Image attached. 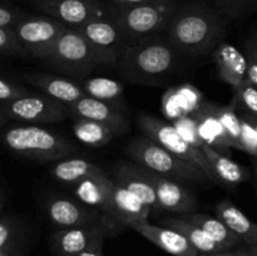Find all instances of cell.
I'll use <instances>...</instances> for the list:
<instances>
[{"label":"cell","instance_id":"obj_12","mask_svg":"<svg viewBox=\"0 0 257 256\" xmlns=\"http://www.w3.org/2000/svg\"><path fill=\"white\" fill-rule=\"evenodd\" d=\"M34 5L45 15L73 29L108 15V9L100 0H34Z\"/></svg>","mask_w":257,"mask_h":256},{"label":"cell","instance_id":"obj_7","mask_svg":"<svg viewBox=\"0 0 257 256\" xmlns=\"http://www.w3.org/2000/svg\"><path fill=\"white\" fill-rule=\"evenodd\" d=\"M137 123L143 135L150 137L151 140L157 142L158 145L165 147L181 160L200 168L211 182L217 183L211 170L210 162L206 158L203 151L188 142L172 123L160 119L156 115L145 114V113L138 115Z\"/></svg>","mask_w":257,"mask_h":256},{"label":"cell","instance_id":"obj_11","mask_svg":"<svg viewBox=\"0 0 257 256\" xmlns=\"http://www.w3.org/2000/svg\"><path fill=\"white\" fill-rule=\"evenodd\" d=\"M115 231L105 221L62 228L53 233L52 247L58 256H74L88 248L103 247V242L110 233Z\"/></svg>","mask_w":257,"mask_h":256},{"label":"cell","instance_id":"obj_3","mask_svg":"<svg viewBox=\"0 0 257 256\" xmlns=\"http://www.w3.org/2000/svg\"><path fill=\"white\" fill-rule=\"evenodd\" d=\"M3 141L12 152L37 162L60 161L77 152V147L69 140L34 124L9 128Z\"/></svg>","mask_w":257,"mask_h":256},{"label":"cell","instance_id":"obj_2","mask_svg":"<svg viewBox=\"0 0 257 256\" xmlns=\"http://www.w3.org/2000/svg\"><path fill=\"white\" fill-rule=\"evenodd\" d=\"M177 54L163 33L148 35L128 42L118 67L130 82L153 84L172 72Z\"/></svg>","mask_w":257,"mask_h":256},{"label":"cell","instance_id":"obj_25","mask_svg":"<svg viewBox=\"0 0 257 256\" xmlns=\"http://www.w3.org/2000/svg\"><path fill=\"white\" fill-rule=\"evenodd\" d=\"M181 217L186 218L187 221L202 228L213 241H216L218 245L222 246L225 250H230L231 247H235L238 243L242 242L241 238L236 233H233L227 227V225L222 220H220L217 216L192 212L187 213V215H181Z\"/></svg>","mask_w":257,"mask_h":256},{"label":"cell","instance_id":"obj_44","mask_svg":"<svg viewBox=\"0 0 257 256\" xmlns=\"http://www.w3.org/2000/svg\"><path fill=\"white\" fill-rule=\"evenodd\" d=\"M235 252L237 256H256L255 253L251 252L250 250H238V251H235Z\"/></svg>","mask_w":257,"mask_h":256},{"label":"cell","instance_id":"obj_33","mask_svg":"<svg viewBox=\"0 0 257 256\" xmlns=\"http://www.w3.org/2000/svg\"><path fill=\"white\" fill-rule=\"evenodd\" d=\"M0 54H28L27 50L20 44L13 27H0Z\"/></svg>","mask_w":257,"mask_h":256},{"label":"cell","instance_id":"obj_32","mask_svg":"<svg viewBox=\"0 0 257 256\" xmlns=\"http://www.w3.org/2000/svg\"><path fill=\"white\" fill-rule=\"evenodd\" d=\"M213 5L228 20H235L256 9L257 0H213Z\"/></svg>","mask_w":257,"mask_h":256},{"label":"cell","instance_id":"obj_43","mask_svg":"<svg viewBox=\"0 0 257 256\" xmlns=\"http://www.w3.org/2000/svg\"><path fill=\"white\" fill-rule=\"evenodd\" d=\"M8 119H9V118L7 117V114H5V113L3 112L2 109H0V130H2L3 127H4L5 123H7Z\"/></svg>","mask_w":257,"mask_h":256},{"label":"cell","instance_id":"obj_27","mask_svg":"<svg viewBox=\"0 0 257 256\" xmlns=\"http://www.w3.org/2000/svg\"><path fill=\"white\" fill-rule=\"evenodd\" d=\"M100 170L99 166L84 158L65 157L53 166L52 175L59 182L74 186Z\"/></svg>","mask_w":257,"mask_h":256},{"label":"cell","instance_id":"obj_24","mask_svg":"<svg viewBox=\"0 0 257 256\" xmlns=\"http://www.w3.org/2000/svg\"><path fill=\"white\" fill-rule=\"evenodd\" d=\"M200 148L203 151L206 158L210 162L211 170L217 183L233 186L246 181V177H247L246 170L237 162H235L232 158H230V156L223 155L220 151L215 150L206 143H202Z\"/></svg>","mask_w":257,"mask_h":256},{"label":"cell","instance_id":"obj_20","mask_svg":"<svg viewBox=\"0 0 257 256\" xmlns=\"http://www.w3.org/2000/svg\"><path fill=\"white\" fill-rule=\"evenodd\" d=\"M70 114L75 119H90L105 123L117 128L120 133L127 130V119L120 113L119 108L113 103L103 102L92 97H83L82 99L69 105Z\"/></svg>","mask_w":257,"mask_h":256},{"label":"cell","instance_id":"obj_5","mask_svg":"<svg viewBox=\"0 0 257 256\" xmlns=\"http://www.w3.org/2000/svg\"><path fill=\"white\" fill-rule=\"evenodd\" d=\"M181 0H148L128 8H108V15L128 40L165 33Z\"/></svg>","mask_w":257,"mask_h":256},{"label":"cell","instance_id":"obj_4","mask_svg":"<svg viewBox=\"0 0 257 256\" xmlns=\"http://www.w3.org/2000/svg\"><path fill=\"white\" fill-rule=\"evenodd\" d=\"M125 151L131 160L137 165L181 183L210 181L200 168L181 160L146 135L137 136L130 141Z\"/></svg>","mask_w":257,"mask_h":256},{"label":"cell","instance_id":"obj_49","mask_svg":"<svg viewBox=\"0 0 257 256\" xmlns=\"http://www.w3.org/2000/svg\"><path fill=\"white\" fill-rule=\"evenodd\" d=\"M0 196H2V195H0Z\"/></svg>","mask_w":257,"mask_h":256},{"label":"cell","instance_id":"obj_22","mask_svg":"<svg viewBox=\"0 0 257 256\" xmlns=\"http://www.w3.org/2000/svg\"><path fill=\"white\" fill-rule=\"evenodd\" d=\"M190 115L197 124L198 136H200L201 141L215 150L220 151L223 155L228 156L230 153L228 148H231V146L228 143L227 136L223 131L222 124L218 119L216 105L202 103L201 107L191 113Z\"/></svg>","mask_w":257,"mask_h":256},{"label":"cell","instance_id":"obj_9","mask_svg":"<svg viewBox=\"0 0 257 256\" xmlns=\"http://www.w3.org/2000/svg\"><path fill=\"white\" fill-rule=\"evenodd\" d=\"M0 109L9 119L27 123H57L70 114L69 105L63 104L43 93H28L7 103Z\"/></svg>","mask_w":257,"mask_h":256},{"label":"cell","instance_id":"obj_21","mask_svg":"<svg viewBox=\"0 0 257 256\" xmlns=\"http://www.w3.org/2000/svg\"><path fill=\"white\" fill-rule=\"evenodd\" d=\"M218 75L230 87L235 88L247 80L246 55L228 43H220L212 53Z\"/></svg>","mask_w":257,"mask_h":256},{"label":"cell","instance_id":"obj_14","mask_svg":"<svg viewBox=\"0 0 257 256\" xmlns=\"http://www.w3.org/2000/svg\"><path fill=\"white\" fill-rule=\"evenodd\" d=\"M147 173L155 186L161 210L177 213L178 216L187 215V213L197 211V198L183 183L158 175L150 170H147Z\"/></svg>","mask_w":257,"mask_h":256},{"label":"cell","instance_id":"obj_16","mask_svg":"<svg viewBox=\"0 0 257 256\" xmlns=\"http://www.w3.org/2000/svg\"><path fill=\"white\" fill-rule=\"evenodd\" d=\"M113 178L122 183L133 195L137 196L152 212H161L160 203L156 195L155 186L148 177L147 170L137 163L122 162L115 165Z\"/></svg>","mask_w":257,"mask_h":256},{"label":"cell","instance_id":"obj_39","mask_svg":"<svg viewBox=\"0 0 257 256\" xmlns=\"http://www.w3.org/2000/svg\"><path fill=\"white\" fill-rule=\"evenodd\" d=\"M110 2H112V7L128 8V7H135V5L143 4V3L148 2V0H110Z\"/></svg>","mask_w":257,"mask_h":256},{"label":"cell","instance_id":"obj_10","mask_svg":"<svg viewBox=\"0 0 257 256\" xmlns=\"http://www.w3.org/2000/svg\"><path fill=\"white\" fill-rule=\"evenodd\" d=\"M78 30L88 40L100 64L118 65L130 40L109 15L95 18Z\"/></svg>","mask_w":257,"mask_h":256},{"label":"cell","instance_id":"obj_23","mask_svg":"<svg viewBox=\"0 0 257 256\" xmlns=\"http://www.w3.org/2000/svg\"><path fill=\"white\" fill-rule=\"evenodd\" d=\"M216 216L248 246L257 245V223L251 221L230 198H223L216 206Z\"/></svg>","mask_w":257,"mask_h":256},{"label":"cell","instance_id":"obj_48","mask_svg":"<svg viewBox=\"0 0 257 256\" xmlns=\"http://www.w3.org/2000/svg\"><path fill=\"white\" fill-rule=\"evenodd\" d=\"M3 205H4V202H3V197H2V196H0V211H2Z\"/></svg>","mask_w":257,"mask_h":256},{"label":"cell","instance_id":"obj_6","mask_svg":"<svg viewBox=\"0 0 257 256\" xmlns=\"http://www.w3.org/2000/svg\"><path fill=\"white\" fill-rule=\"evenodd\" d=\"M44 63L57 74L73 80L84 79L100 64L84 35L73 28H67Z\"/></svg>","mask_w":257,"mask_h":256},{"label":"cell","instance_id":"obj_34","mask_svg":"<svg viewBox=\"0 0 257 256\" xmlns=\"http://www.w3.org/2000/svg\"><path fill=\"white\" fill-rule=\"evenodd\" d=\"M242 120V137H241V151L257 158V132L253 125L246 118L240 115Z\"/></svg>","mask_w":257,"mask_h":256},{"label":"cell","instance_id":"obj_40","mask_svg":"<svg viewBox=\"0 0 257 256\" xmlns=\"http://www.w3.org/2000/svg\"><path fill=\"white\" fill-rule=\"evenodd\" d=\"M74 256H104L103 255L102 247H93V248H88V250L83 251V252L77 253Z\"/></svg>","mask_w":257,"mask_h":256},{"label":"cell","instance_id":"obj_18","mask_svg":"<svg viewBox=\"0 0 257 256\" xmlns=\"http://www.w3.org/2000/svg\"><path fill=\"white\" fill-rule=\"evenodd\" d=\"M29 84L38 88L43 94L70 105L77 100L85 97V92L82 85L75 83L70 78L63 77L60 74H50V73H35L25 77Z\"/></svg>","mask_w":257,"mask_h":256},{"label":"cell","instance_id":"obj_31","mask_svg":"<svg viewBox=\"0 0 257 256\" xmlns=\"http://www.w3.org/2000/svg\"><path fill=\"white\" fill-rule=\"evenodd\" d=\"M232 104L238 112L257 117V87L245 80L237 87L232 88Z\"/></svg>","mask_w":257,"mask_h":256},{"label":"cell","instance_id":"obj_26","mask_svg":"<svg viewBox=\"0 0 257 256\" xmlns=\"http://www.w3.org/2000/svg\"><path fill=\"white\" fill-rule=\"evenodd\" d=\"M160 225L173 228V230L182 233L200 253H212L218 252V251H225V248L218 245L216 241H213L202 228L187 221L186 218L181 217V216L162 218Z\"/></svg>","mask_w":257,"mask_h":256},{"label":"cell","instance_id":"obj_42","mask_svg":"<svg viewBox=\"0 0 257 256\" xmlns=\"http://www.w3.org/2000/svg\"><path fill=\"white\" fill-rule=\"evenodd\" d=\"M236 110H237V109H236ZM237 112H238V110H237ZM238 114L242 115L243 118H246V119H247L248 122H250L251 124L253 125V128H255L256 132H257V117H255V115L247 114V113H243V112H238Z\"/></svg>","mask_w":257,"mask_h":256},{"label":"cell","instance_id":"obj_47","mask_svg":"<svg viewBox=\"0 0 257 256\" xmlns=\"http://www.w3.org/2000/svg\"><path fill=\"white\" fill-rule=\"evenodd\" d=\"M253 167H255L256 175H257V158H255V160H253Z\"/></svg>","mask_w":257,"mask_h":256},{"label":"cell","instance_id":"obj_19","mask_svg":"<svg viewBox=\"0 0 257 256\" xmlns=\"http://www.w3.org/2000/svg\"><path fill=\"white\" fill-rule=\"evenodd\" d=\"M114 180V178H113ZM151 208L142 202L136 195L114 180L113 190V218L118 227H132L150 218Z\"/></svg>","mask_w":257,"mask_h":256},{"label":"cell","instance_id":"obj_35","mask_svg":"<svg viewBox=\"0 0 257 256\" xmlns=\"http://www.w3.org/2000/svg\"><path fill=\"white\" fill-rule=\"evenodd\" d=\"M30 93L25 87L0 78V102L7 103Z\"/></svg>","mask_w":257,"mask_h":256},{"label":"cell","instance_id":"obj_13","mask_svg":"<svg viewBox=\"0 0 257 256\" xmlns=\"http://www.w3.org/2000/svg\"><path fill=\"white\" fill-rule=\"evenodd\" d=\"M113 190L114 180L100 170L99 172L74 185L73 192L79 202L99 212L103 218L117 231L119 227L113 218Z\"/></svg>","mask_w":257,"mask_h":256},{"label":"cell","instance_id":"obj_1","mask_svg":"<svg viewBox=\"0 0 257 256\" xmlns=\"http://www.w3.org/2000/svg\"><path fill=\"white\" fill-rule=\"evenodd\" d=\"M228 23L213 4L181 3L165 35L177 53L198 57L212 53L223 42Z\"/></svg>","mask_w":257,"mask_h":256},{"label":"cell","instance_id":"obj_8","mask_svg":"<svg viewBox=\"0 0 257 256\" xmlns=\"http://www.w3.org/2000/svg\"><path fill=\"white\" fill-rule=\"evenodd\" d=\"M14 30L28 54L44 60L54 50L63 33L67 30L65 24L52 17H24L18 20Z\"/></svg>","mask_w":257,"mask_h":256},{"label":"cell","instance_id":"obj_29","mask_svg":"<svg viewBox=\"0 0 257 256\" xmlns=\"http://www.w3.org/2000/svg\"><path fill=\"white\" fill-rule=\"evenodd\" d=\"M82 87L88 97L108 103H113L114 100L119 99L124 90V85L122 83L105 77L88 78L84 79Z\"/></svg>","mask_w":257,"mask_h":256},{"label":"cell","instance_id":"obj_37","mask_svg":"<svg viewBox=\"0 0 257 256\" xmlns=\"http://www.w3.org/2000/svg\"><path fill=\"white\" fill-rule=\"evenodd\" d=\"M246 60H247V80L257 87V50L248 43L246 45Z\"/></svg>","mask_w":257,"mask_h":256},{"label":"cell","instance_id":"obj_46","mask_svg":"<svg viewBox=\"0 0 257 256\" xmlns=\"http://www.w3.org/2000/svg\"><path fill=\"white\" fill-rule=\"evenodd\" d=\"M250 251L252 253H255V255L257 256V245H255V246H250Z\"/></svg>","mask_w":257,"mask_h":256},{"label":"cell","instance_id":"obj_45","mask_svg":"<svg viewBox=\"0 0 257 256\" xmlns=\"http://www.w3.org/2000/svg\"><path fill=\"white\" fill-rule=\"evenodd\" d=\"M248 43H250V44L252 45V47L255 48V49L257 50V34L255 35V37L252 38V39H250V42H248Z\"/></svg>","mask_w":257,"mask_h":256},{"label":"cell","instance_id":"obj_30","mask_svg":"<svg viewBox=\"0 0 257 256\" xmlns=\"http://www.w3.org/2000/svg\"><path fill=\"white\" fill-rule=\"evenodd\" d=\"M218 119L222 124L223 131L227 136L231 148L241 150V137H242V120L236 110L235 105H216Z\"/></svg>","mask_w":257,"mask_h":256},{"label":"cell","instance_id":"obj_28","mask_svg":"<svg viewBox=\"0 0 257 256\" xmlns=\"http://www.w3.org/2000/svg\"><path fill=\"white\" fill-rule=\"evenodd\" d=\"M75 138L89 147H102L113 141L115 135L120 133L113 125L90 119H75L73 124Z\"/></svg>","mask_w":257,"mask_h":256},{"label":"cell","instance_id":"obj_17","mask_svg":"<svg viewBox=\"0 0 257 256\" xmlns=\"http://www.w3.org/2000/svg\"><path fill=\"white\" fill-rule=\"evenodd\" d=\"M131 228L142 235L151 242L155 243L166 252L173 256H198L200 252L192 246V243L181 232L173 228L161 225H152L150 221L140 222Z\"/></svg>","mask_w":257,"mask_h":256},{"label":"cell","instance_id":"obj_36","mask_svg":"<svg viewBox=\"0 0 257 256\" xmlns=\"http://www.w3.org/2000/svg\"><path fill=\"white\" fill-rule=\"evenodd\" d=\"M14 223L8 218H0V252H9V247L14 240Z\"/></svg>","mask_w":257,"mask_h":256},{"label":"cell","instance_id":"obj_38","mask_svg":"<svg viewBox=\"0 0 257 256\" xmlns=\"http://www.w3.org/2000/svg\"><path fill=\"white\" fill-rule=\"evenodd\" d=\"M24 15L18 10L0 5V27H14Z\"/></svg>","mask_w":257,"mask_h":256},{"label":"cell","instance_id":"obj_41","mask_svg":"<svg viewBox=\"0 0 257 256\" xmlns=\"http://www.w3.org/2000/svg\"><path fill=\"white\" fill-rule=\"evenodd\" d=\"M198 256H237L236 252H232L230 250L225 251H218V252H212V253H200Z\"/></svg>","mask_w":257,"mask_h":256},{"label":"cell","instance_id":"obj_15","mask_svg":"<svg viewBox=\"0 0 257 256\" xmlns=\"http://www.w3.org/2000/svg\"><path fill=\"white\" fill-rule=\"evenodd\" d=\"M47 213L49 220L59 230L105 221L103 216L97 211L87 207L78 200H72V198L63 197V196H57V197H52L50 200H48Z\"/></svg>","mask_w":257,"mask_h":256}]
</instances>
